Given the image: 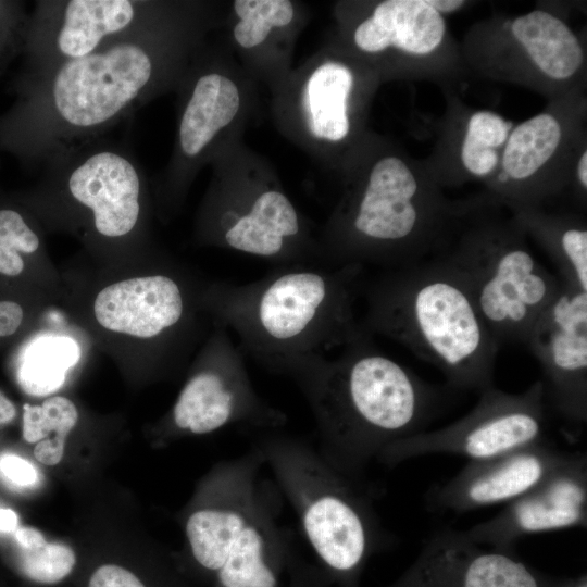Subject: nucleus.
<instances>
[{
	"instance_id": "nucleus-1",
	"label": "nucleus",
	"mask_w": 587,
	"mask_h": 587,
	"mask_svg": "<svg viewBox=\"0 0 587 587\" xmlns=\"http://www.w3.org/2000/svg\"><path fill=\"white\" fill-rule=\"evenodd\" d=\"M365 268L280 264L260 279L211 284L201 301L213 322L235 335L246 358L290 377L369 334L357 315Z\"/></svg>"
},
{
	"instance_id": "nucleus-2",
	"label": "nucleus",
	"mask_w": 587,
	"mask_h": 587,
	"mask_svg": "<svg viewBox=\"0 0 587 587\" xmlns=\"http://www.w3.org/2000/svg\"><path fill=\"white\" fill-rule=\"evenodd\" d=\"M290 378L312 411L317 451L359 482L387 447L423 432L442 402L437 387L377 350L372 335L307 363Z\"/></svg>"
},
{
	"instance_id": "nucleus-3",
	"label": "nucleus",
	"mask_w": 587,
	"mask_h": 587,
	"mask_svg": "<svg viewBox=\"0 0 587 587\" xmlns=\"http://www.w3.org/2000/svg\"><path fill=\"white\" fill-rule=\"evenodd\" d=\"M171 21L165 15L35 75L20 115V148L43 163L54 151L101 137L134 114L172 76L177 40Z\"/></svg>"
},
{
	"instance_id": "nucleus-4",
	"label": "nucleus",
	"mask_w": 587,
	"mask_h": 587,
	"mask_svg": "<svg viewBox=\"0 0 587 587\" xmlns=\"http://www.w3.org/2000/svg\"><path fill=\"white\" fill-rule=\"evenodd\" d=\"M254 447L220 463L186 519L196 563L214 587H328L282 520L284 498Z\"/></svg>"
},
{
	"instance_id": "nucleus-5",
	"label": "nucleus",
	"mask_w": 587,
	"mask_h": 587,
	"mask_svg": "<svg viewBox=\"0 0 587 587\" xmlns=\"http://www.w3.org/2000/svg\"><path fill=\"white\" fill-rule=\"evenodd\" d=\"M365 330L438 369L451 388L494 386L499 346L454 268L440 255L364 279Z\"/></svg>"
},
{
	"instance_id": "nucleus-6",
	"label": "nucleus",
	"mask_w": 587,
	"mask_h": 587,
	"mask_svg": "<svg viewBox=\"0 0 587 587\" xmlns=\"http://www.w3.org/2000/svg\"><path fill=\"white\" fill-rule=\"evenodd\" d=\"M463 199L448 198L423 159L400 149L382 152L351 189L317 262L327 266H411L449 243Z\"/></svg>"
},
{
	"instance_id": "nucleus-7",
	"label": "nucleus",
	"mask_w": 587,
	"mask_h": 587,
	"mask_svg": "<svg viewBox=\"0 0 587 587\" xmlns=\"http://www.w3.org/2000/svg\"><path fill=\"white\" fill-rule=\"evenodd\" d=\"M251 437L329 583L358 587L367 559L390 539L363 483L334 469L304 438L282 429Z\"/></svg>"
},
{
	"instance_id": "nucleus-8",
	"label": "nucleus",
	"mask_w": 587,
	"mask_h": 587,
	"mask_svg": "<svg viewBox=\"0 0 587 587\" xmlns=\"http://www.w3.org/2000/svg\"><path fill=\"white\" fill-rule=\"evenodd\" d=\"M527 240L510 211L480 191L463 199L454 232L438 254L463 280L499 347L525 345L535 321L562 286Z\"/></svg>"
},
{
	"instance_id": "nucleus-9",
	"label": "nucleus",
	"mask_w": 587,
	"mask_h": 587,
	"mask_svg": "<svg viewBox=\"0 0 587 587\" xmlns=\"http://www.w3.org/2000/svg\"><path fill=\"white\" fill-rule=\"evenodd\" d=\"M43 164L36 199L49 222L85 228L99 242L127 241L140 233L146 179L125 143L92 138L54 151Z\"/></svg>"
},
{
	"instance_id": "nucleus-10",
	"label": "nucleus",
	"mask_w": 587,
	"mask_h": 587,
	"mask_svg": "<svg viewBox=\"0 0 587 587\" xmlns=\"http://www.w3.org/2000/svg\"><path fill=\"white\" fill-rule=\"evenodd\" d=\"M460 47L469 74L526 88L547 101L587 86L585 36L546 4L479 20Z\"/></svg>"
},
{
	"instance_id": "nucleus-11",
	"label": "nucleus",
	"mask_w": 587,
	"mask_h": 587,
	"mask_svg": "<svg viewBox=\"0 0 587 587\" xmlns=\"http://www.w3.org/2000/svg\"><path fill=\"white\" fill-rule=\"evenodd\" d=\"M586 121V87H580L514 124L483 191L507 208H544L564 195L574 155L587 141Z\"/></svg>"
},
{
	"instance_id": "nucleus-12",
	"label": "nucleus",
	"mask_w": 587,
	"mask_h": 587,
	"mask_svg": "<svg viewBox=\"0 0 587 587\" xmlns=\"http://www.w3.org/2000/svg\"><path fill=\"white\" fill-rule=\"evenodd\" d=\"M479 395L475 407L461 419L390 445L377 461L395 466L429 454H455L480 461L544 441L547 417L541 379L519 394L492 386Z\"/></svg>"
},
{
	"instance_id": "nucleus-13",
	"label": "nucleus",
	"mask_w": 587,
	"mask_h": 587,
	"mask_svg": "<svg viewBox=\"0 0 587 587\" xmlns=\"http://www.w3.org/2000/svg\"><path fill=\"white\" fill-rule=\"evenodd\" d=\"M214 330L199 363L172 409L177 432L204 435L226 427L247 433L282 429L287 415L255 390L246 357L229 330L213 322Z\"/></svg>"
},
{
	"instance_id": "nucleus-14",
	"label": "nucleus",
	"mask_w": 587,
	"mask_h": 587,
	"mask_svg": "<svg viewBox=\"0 0 587 587\" xmlns=\"http://www.w3.org/2000/svg\"><path fill=\"white\" fill-rule=\"evenodd\" d=\"M355 49L386 60L394 75L454 90L467 73L460 42L428 0L375 3L352 30Z\"/></svg>"
},
{
	"instance_id": "nucleus-15",
	"label": "nucleus",
	"mask_w": 587,
	"mask_h": 587,
	"mask_svg": "<svg viewBox=\"0 0 587 587\" xmlns=\"http://www.w3.org/2000/svg\"><path fill=\"white\" fill-rule=\"evenodd\" d=\"M167 13L163 3L154 1H39L27 38L34 76L93 53Z\"/></svg>"
},
{
	"instance_id": "nucleus-16",
	"label": "nucleus",
	"mask_w": 587,
	"mask_h": 587,
	"mask_svg": "<svg viewBox=\"0 0 587 587\" xmlns=\"http://www.w3.org/2000/svg\"><path fill=\"white\" fill-rule=\"evenodd\" d=\"M525 345L542 370L546 402L566 421H587V291L561 286Z\"/></svg>"
},
{
	"instance_id": "nucleus-17",
	"label": "nucleus",
	"mask_w": 587,
	"mask_h": 587,
	"mask_svg": "<svg viewBox=\"0 0 587 587\" xmlns=\"http://www.w3.org/2000/svg\"><path fill=\"white\" fill-rule=\"evenodd\" d=\"M586 523L587 458L576 452L497 515L464 533L479 545L509 552L525 536L586 527Z\"/></svg>"
},
{
	"instance_id": "nucleus-18",
	"label": "nucleus",
	"mask_w": 587,
	"mask_h": 587,
	"mask_svg": "<svg viewBox=\"0 0 587 587\" xmlns=\"http://www.w3.org/2000/svg\"><path fill=\"white\" fill-rule=\"evenodd\" d=\"M445 112L424 164L442 189L487 184L495 175L514 123L496 111L466 104L454 90L442 92Z\"/></svg>"
},
{
	"instance_id": "nucleus-19",
	"label": "nucleus",
	"mask_w": 587,
	"mask_h": 587,
	"mask_svg": "<svg viewBox=\"0 0 587 587\" xmlns=\"http://www.w3.org/2000/svg\"><path fill=\"white\" fill-rule=\"evenodd\" d=\"M97 322L105 329L173 346L193 322L191 298L180 279L155 273L126 278L102 288L93 302Z\"/></svg>"
},
{
	"instance_id": "nucleus-20",
	"label": "nucleus",
	"mask_w": 587,
	"mask_h": 587,
	"mask_svg": "<svg viewBox=\"0 0 587 587\" xmlns=\"http://www.w3.org/2000/svg\"><path fill=\"white\" fill-rule=\"evenodd\" d=\"M569 455L544 441L469 463L449 480L426 494L428 509L461 514L508 504L557 469Z\"/></svg>"
},
{
	"instance_id": "nucleus-21",
	"label": "nucleus",
	"mask_w": 587,
	"mask_h": 587,
	"mask_svg": "<svg viewBox=\"0 0 587 587\" xmlns=\"http://www.w3.org/2000/svg\"><path fill=\"white\" fill-rule=\"evenodd\" d=\"M238 207L211 212L212 240L225 248L280 264L317 263L305 246L298 212L285 193L266 189Z\"/></svg>"
},
{
	"instance_id": "nucleus-22",
	"label": "nucleus",
	"mask_w": 587,
	"mask_h": 587,
	"mask_svg": "<svg viewBox=\"0 0 587 587\" xmlns=\"http://www.w3.org/2000/svg\"><path fill=\"white\" fill-rule=\"evenodd\" d=\"M239 107V90L232 79L217 72L198 75L188 90L178 122L179 163L195 162L234 120Z\"/></svg>"
},
{
	"instance_id": "nucleus-23",
	"label": "nucleus",
	"mask_w": 587,
	"mask_h": 587,
	"mask_svg": "<svg viewBox=\"0 0 587 587\" xmlns=\"http://www.w3.org/2000/svg\"><path fill=\"white\" fill-rule=\"evenodd\" d=\"M507 208V207H505ZM527 238L549 257L562 285L587 291V224L573 213L507 208Z\"/></svg>"
},
{
	"instance_id": "nucleus-24",
	"label": "nucleus",
	"mask_w": 587,
	"mask_h": 587,
	"mask_svg": "<svg viewBox=\"0 0 587 587\" xmlns=\"http://www.w3.org/2000/svg\"><path fill=\"white\" fill-rule=\"evenodd\" d=\"M357 77L341 62H326L310 76L304 93L308 126L316 138L340 142L348 138L352 124L349 114Z\"/></svg>"
},
{
	"instance_id": "nucleus-25",
	"label": "nucleus",
	"mask_w": 587,
	"mask_h": 587,
	"mask_svg": "<svg viewBox=\"0 0 587 587\" xmlns=\"http://www.w3.org/2000/svg\"><path fill=\"white\" fill-rule=\"evenodd\" d=\"M80 359V348L68 336L43 334L29 340L17 363V382L33 396H46L59 389L67 372Z\"/></svg>"
},
{
	"instance_id": "nucleus-26",
	"label": "nucleus",
	"mask_w": 587,
	"mask_h": 587,
	"mask_svg": "<svg viewBox=\"0 0 587 587\" xmlns=\"http://www.w3.org/2000/svg\"><path fill=\"white\" fill-rule=\"evenodd\" d=\"M234 10L240 21L234 27V37L243 48L263 42L273 27L288 25L294 8L287 0H236Z\"/></svg>"
},
{
	"instance_id": "nucleus-27",
	"label": "nucleus",
	"mask_w": 587,
	"mask_h": 587,
	"mask_svg": "<svg viewBox=\"0 0 587 587\" xmlns=\"http://www.w3.org/2000/svg\"><path fill=\"white\" fill-rule=\"evenodd\" d=\"M77 420L78 412L75 404L62 396L50 397L40 405L25 403L23 437L28 442L52 438L65 441Z\"/></svg>"
},
{
	"instance_id": "nucleus-28",
	"label": "nucleus",
	"mask_w": 587,
	"mask_h": 587,
	"mask_svg": "<svg viewBox=\"0 0 587 587\" xmlns=\"http://www.w3.org/2000/svg\"><path fill=\"white\" fill-rule=\"evenodd\" d=\"M37 232L23 214L14 209H0V274L16 276L24 270L22 254H33L40 248Z\"/></svg>"
},
{
	"instance_id": "nucleus-29",
	"label": "nucleus",
	"mask_w": 587,
	"mask_h": 587,
	"mask_svg": "<svg viewBox=\"0 0 587 587\" xmlns=\"http://www.w3.org/2000/svg\"><path fill=\"white\" fill-rule=\"evenodd\" d=\"M75 553L66 545L46 542L34 550L20 549L15 558L17 571L26 578L54 584L67 576L75 565Z\"/></svg>"
},
{
	"instance_id": "nucleus-30",
	"label": "nucleus",
	"mask_w": 587,
	"mask_h": 587,
	"mask_svg": "<svg viewBox=\"0 0 587 587\" xmlns=\"http://www.w3.org/2000/svg\"><path fill=\"white\" fill-rule=\"evenodd\" d=\"M0 478L15 489H29L39 483V473L26 459L5 452L0 454Z\"/></svg>"
},
{
	"instance_id": "nucleus-31",
	"label": "nucleus",
	"mask_w": 587,
	"mask_h": 587,
	"mask_svg": "<svg viewBox=\"0 0 587 587\" xmlns=\"http://www.w3.org/2000/svg\"><path fill=\"white\" fill-rule=\"evenodd\" d=\"M89 587H145L132 572L113 564L98 567L92 574Z\"/></svg>"
},
{
	"instance_id": "nucleus-32",
	"label": "nucleus",
	"mask_w": 587,
	"mask_h": 587,
	"mask_svg": "<svg viewBox=\"0 0 587 587\" xmlns=\"http://www.w3.org/2000/svg\"><path fill=\"white\" fill-rule=\"evenodd\" d=\"M567 191L580 204L586 207L587 200V141L576 151L570 173Z\"/></svg>"
},
{
	"instance_id": "nucleus-33",
	"label": "nucleus",
	"mask_w": 587,
	"mask_h": 587,
	"mask_svg": "<svg viewBox=\"0 0 587 587\" xmlns=\"http://www.w3.org/2000/svg\"><path fill=\"white\" fill-rule=\"evenodd\" d=\"M23 309L13 301H0V337L13 335L23 321Z\"/></svg>"
},
{
	"instance_id": "nucleus-34",
	"label": "nucleus",
	"mask_w": 587,
	"mask_h": 587,
	"mask_svg": "<svg viewBox=\"0 0 587 587\" xmlns=\"http://www.w3.org/2000/svg\"><path fill=\"white\" fill-rule=\"evenodd\" d=\"M65 441L58 439H45L34 448L35 458L45 465L58 464L64 453Z\"/></svg>"
},
{
	"instance_id": "nucleus-35",
	"label": "nucleus",
	"mask_w": 587,
	"mask_h": 587,
	"mask_svg": "<svg viewBox=\"0 0 587 587\" xmlns=\"http://www.w3.org/2000/svg\"><path fill=\"white\" fill-rule=\"evenodd\" d=\"M14 537L18 548L22 550H34L47 542L39 530L29 526L17 527L14 530Z\"/></svg>"
},
{
	"instance_id": "nucleus-36",
	"label": "nucleus",
	"mask_w": 587,
	"mask_h": 587,
	"mask_svg": "<svg viewBox=\"0 0 587 587\" xmlns=\"http://www.w3.org/2000/svg\"><path fill=\"white\" fill-rule=\"evenodd\" d=\"M428 3L442 16L459 12L471 4L465 0H428Z\"/></svg>"
},
{
	"instance_id": "nucleus-37",
	"label": "nucleus",
	"mask_w": 587,
	"mask_h": 587,
	"mask_svg": "<svg viewBox=\"0 0 587 587\" xmlns=\"http://www.w3.org/2000/svg\"><path fill=\"white\" fill-rule=\"evenodd\" d=\"M18 519L11 509L0 508V532L12 533L17 528Z\"/></svg>"
},
{
	"instance_id": "nucleus-38",
	"label": "nucleus",
	"mask_w": 587,
	"mask_h": 587,
	"mask_svg": "<svg viewBox=\"0 0 587 587\" xmlns=\"http://www.w3.org/2000/svg\"><path fill=\"white\" fill-rule=\"evenodd\" d=\"M16 414L14 404L0 390V424L11 422Z\"/></svg>"
},
{
	"instance_id": "nucleus-39",
	"label": "nucleus",
	"mask_w": 587,
	"mask_h": 587,
	"mask_svg": "<svg viewBox=\"0 0 587 587\" xmlns=\"http://www.w3.org/2000/svg\"><path fill=\"white\" fill-rule=\"evenodd\" d=\"M579 587H586L585 584H582Z\"/></svg>"
},
{
	"instance_id": "nucleus-40",
	"label": "nucleus",
	"mask_w": 587,
	"mask_h": 587,
	"mask_svg": "<svg viewBox=\"0 0 587 587\" xmlns=\"http://www.w3.org/2000/svg\"><path fill=\"white\" fill-rule=\"evenodd\" d=\"M0 14H1V5H0Z\"/></svg>"
}]
</instances>
